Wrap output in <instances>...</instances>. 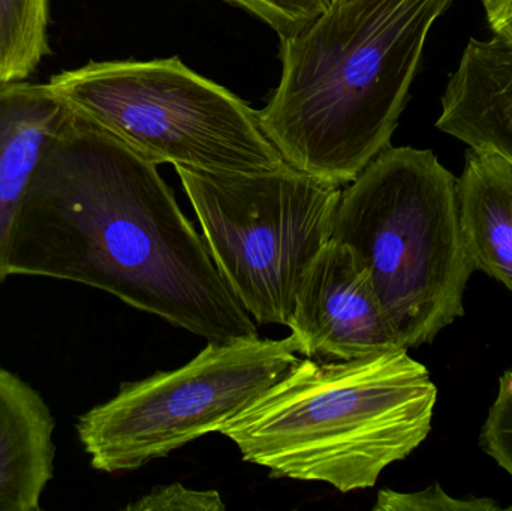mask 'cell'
Segmentation results:
<instances>
[{"mask_svg": "<svg viewBox=\"0 0 512 511\" xmlns=\"http://www.w3.org/2000/svg\"><path fill=\"white\" fill-rule=\"evenodd\" d=\"M8 270L98 288L209 342L259 338L158 165L72 111L27 183Z\"/></svg>", "mask_w": 512, "mask_h": 511, "instance_id": "obj_1", "label": "cell"}, {"mask_svg": "<svg viewBox=\"0 0 512 511\" xmlns=\"http://www.w3.org/2000/svg\"><path fill=\"white\" fill-rule=\"evenodd\" d=\"M456 0H331L282 41L259 125L292 167L336 186L391 146L433 24Z\"/></svg>", "mask_w": 512, "mask_h": 511, "instance_id": "obj_2", "label": "cell"}, {"mask_svg": "<svg viewBox=\"0 0 512 511\" xmlns=\"http://www.w3.org/2000/svg\"><path fill=\"white\" fill-rule=\"evenodd\" d=\"M436 402L429 369L408 348L342 362L304 357L218 432L271 477L348 494L373 488L427 440Z\"/></svg>", "mask_w": 512, "mask_h": 511, "instance_id": "obj_3", "label": "cell"}, {"mask_svg": "<svg viewBox=\"0 0 512 511\" xmlns=\"http://www.w3.org/2000/svg\"><path fill=\"white\" fill-rule=\"evenodd\" d=\"M331 239L357 255L405 348L432 344L465 315L475 272L457 177L432 150L390 146L343 186Z\"/></svg>", "mask_w": 512, "mask_h": 511, "instance_id": "obj_4", "label": "cell"}, {"mask_svg": "<svg viewBox=\"0 0 512 511\" xmlns=\"http://www.w3.org/2000/svg\"><path fill=\"white\" fill-rule=\"evenodd\" d=\"M47 84L69 111L156 165L246 174L285 162L255 110L176 56L90 62Z\"/></svg>", "mask_w": 512, "mask_h": 511, "instance_id": "obj_5", "label": "cell"}, {"mask_svg": "<svg viewBox=\"0 0 512 511\" xmlns=\"http://www.w3.org/2000/svg\"><path fill=\"white\" fill-rule=\"evenodd\" d=\"M176 170L234 296L256 324L288 326L301 279L331 239L342 186L288 162L261 173Z\"/></svg>", "mask_w": 512, "mask_h": 511, "instance_id": "obj_6", "label": "cell"}, {"mask_svg": "<svg viewBox=\"0 0 512 511\" xmlns=\"http://www.w3.org/2000/svg\"><path fill=\"white\" fill-rule=\"evenodd\" d=\"M298 341L209 342L170 372L123 383L110 401L80 416L77 435L93 470L134 471L218 432L297 362Z\"/></svg>", "mask_w": 512, "mask_h": 511, "instance_id": "obj_7", "label": "cell"}, {"mask_svg": "<svg viewBox=\"0 0 512 511\" xmlns=\"http://www.w3.org/2000/svg\"><path fill=\"white\" fill-rule=\"evenodd\" d=\"M298 354L322 362L405 348L385 315L369 273L351 248L328 240L307 267L288 323Z\"/></svg>", "mask_w": 512, "mask_h": 511, "instance_id": "obj_8", "label": "cell"}, {"mask_svg": "<svg viewBox=\"0 0 512 511\" xmlns=\"http://www.w3.org/2000/svg\"><path fill=\"white\" fill-rule=\"evenodd\" d=\"M54 417L26 381L0 368V511H38L53 479Z\"/></svg>", "mask_w": 512, "mask_h": 511, "instance_id": "obj_9", "label": "cell"}, {"mask_svg": "<svg viewBox=\"0 0 512 511\" xmlns=\"http://www.w3.org/2000/svg\"><path fill=\"white\" fill-rule=\"evenodd\" d=\"M68 113L47 83L0 84V287L11 276L9 245L21 198Z\"/></svg>", "mask_w": 512, "mask_h": 511, "instance_id": "obj_10", "label": "cell"}, {"mask_svg": "<svg viewBox=\"0 0 512 511\" xmlns=\"http://www.w3.org/2000/svg\"><path fill=\"white\" fill-rule=\"evenodd\" d=\"M460 228L475 270L512 293V162L489 149H469L457 177Z\"/></svg>", "mask_w": 512, "mask_h": 511, "instance_id": "obj_11", "label": "cell"}, {"mask_svg": "<svg viewBox=\"0 0 512 511\" xmlns=\"http://www.w3.org/2000/svg\"><path fill=\"white\" fill-rule=\"evenodd\" d=\"M48 53V0H0V84L24 81Z\"/></svg>", "mask_w": 512, "mask_h": 511, "instance_id": "obj_12", "label": "cell"}, {"mask_svg": "<svg viewBox=\"0 0 512 511\" xmlns=\"http://www.w3.org/2000/svg\"><path fill=\"white\" fill-rule=\"evenodd\" d=\"M496 511L501 506L492 498H453L438 483L424 491L396 492L382 489L378 492L373 511Z\"/></svg>", "mask_w": 512, "mask_h": 511, "instance_id": "obj_13", "label": "cell"}, {"mask_svg": "<svg viewBox=\"0 0 512 511\" xmlns=\"http://www.w3.org/2000/svg\"><path fill=\"white\" fill-rule=\"evenodd\" d=\"M481 450L512 477V369L499 380L498 395L478 438Z\"/></svg>", "mask_w": 512, "mask_h": 511, "instance_id": "obj_14", "label": "cell"}, {"mask_svg": "<svg viewBox=\"0 0 512 511\" xmlns=\"http://www.w3.org/2000/svg\"><path fill=\"white\" fill-rule=\"evenodd\" d=\"M251 12L271 27L280 39L288 38L318 17L331 0H225Z\"/></svg>", "mask_w": 512, "mask_h": 511, "instance_id": "obj_15", "label": "cell"}, {"mask_svg": "<svg viewBox=\"0 0 512 511\" xmlns=\"http://www.w3.org/2000/svg\"><path fill=\"white\" fill-rule=\"evenodd\" d=\"M218 491H197L180 483L158 486L140 500L128 504V511H225Z\"/></svg>", "mask_w": 512, "mask_h": 511, "instance_id": "obj_16", "label": "cell"}]
</instances>
